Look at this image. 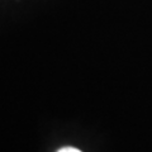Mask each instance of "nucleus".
<instances>
[{"instance_id":"nucleus-1","label":"nucleus","mask_w":152,"mask_h":152,"mask_svg":"<svg viewBox=\"0 0 152 152\" xmlns=\"http://www.w3.org/2000/svg\"><path fill=\"white\" fill-rule=\"evenodd\" d=\"M57 152H81V151L75 148V147H62V148H60Z\"/></svg>"}]
</instances>
